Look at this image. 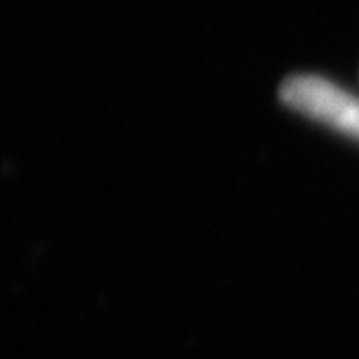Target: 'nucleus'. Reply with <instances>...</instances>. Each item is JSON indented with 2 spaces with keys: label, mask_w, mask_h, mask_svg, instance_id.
I'll use <instances>...</instances> for the list:
<instances>
[{
  "label": "nucleus",
  "mask_w": 359,
  "mask_h": 359,
  "mask_svg": "<svg viewBox=\"0 0 359 359\" xmlns=\"http://www.w3.org/2000/svg\"><path fill=\"white\" fill-rule=\"evenodd\" d=\"M281 102L314 121L359 141V97L323 76H290L279 87Z\"/></svg>",
  "instance_id": "obj_1"
}]
</instances>
